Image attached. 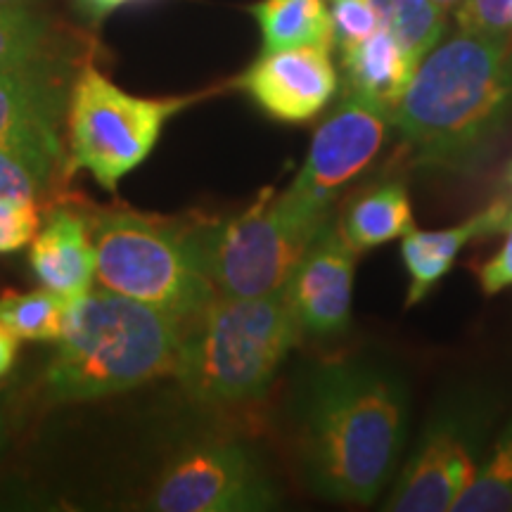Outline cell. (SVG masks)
I'll return each mask as SVG.
<instances>
[{"label":"cell","instance_id":"14","mask_svg":"<svg viewBox=\"0 0 512 512\" xmlns=\"http://www.w3.org/2000/svg\"><path fill=\"white\" fill-rule=\"evenodd\" d=\"M29 266L38 283L67 299L93 290L95 247L86 216L57 209L36 233L29 249Z\"/></svg>","mask_w":512,"mask_h":512},{"label":"cell","instance_id":"28","mask_svg":"<svg viewBox=\"0 0 512 512\" xmlns=\"http://www.w3.org/2000/svg\"><path fill=\"white\" fill-rule=\"evenodd\" d=\"M19 351V337L12 332L8 325L0 323V380L10 373L17 361Z\"/></svg>","mask_w":512,"mask_h":512},{"label":"cell","instance_id":"27","mask_svg":"<svg viewBox=\"0 0 512 512\" xmlns=\"http://www.w3.org/2000/svg\"><path fill=\"white\" fill-rule=\"evenodd\" d=\"M479 283L484 294H498L512 285V223L505 230V242L498 254L479 268Z\"/></svg>","mask_w":512,"mask_h":512},{"label":"cell","instance_id":"1","mask_svg":"<svg viewBox=\"0 0 512 512\" xmlns=\"http://www.w3.org/2000/svg\"><path fill=\"white\" fill-rule=\"evenodd\" d=\"M294 437L313 494L373 503L392 482L408 432V392L399 373L361 358L309 368L294 392Z\"/></svg>","mask_w":512,"mask_h":512},{"label":"cell","instance_id":"4","mask_svg":"<svg viewBox=\"0 0 512 512\" xmlns=\"http://www.w3.org/2000/svg\"><path fill=\"white\" fill-rule=\"evenodd\" d=\"M192 323L174 375L192 401L216 408L259 399L302 335L285 290L216 297Z\"/></svg>","mask_w":512,"mask_h":512},{"label":"cell","instance_id":"9","mask_svg":"<svg viewBox=\"0 0 512 512\" xmlns=\"http://www.w3.org/2000/svg\"><path fill=\"white\" fill-rule=\"evenodd\" d=\"M392 114L347 93L342 105L318 126L309 157L285 192L302 207L330 214L337 192L354 181L382 150Z\"/></svg>","mask_w":512,"mask_h":512},{"label":"cell","instance_id":"29","mask_svg":"<svg viewBox=\"0 0 512 512\" xmlns=\"http://www.w3.org/2000/svg\"><path fill=\"white\" fill-rule=\"evenodd\" d=\"M79 3L91 17H105V15H110V12L119 10L121 5L133 3V0H79Z\"/></svg>","mask_w":512,"mask_h":512},{"label":"cell","instance_id":"19","mask_svg":"<svg viewBox=\"0 0 512 512\" xmlns=\"http://www.w3.org/2000/svg\"><path fill=\"white\" fill-rule=\"evenodd\" d=\"M377 24L399 43L415 67L444 34V8L434 0H368Z\"/></svg>","mask_w":512,"mask_h":512},{"label":"cell","instance_id":"16","mask_svg":"<svg viewBox=\"0 0 512 512\" xmlns=\"http://www.w3.org/2000/svg\"><path fill=\"white\" fill-rule=\"evenodd\" d=\"M342 67L347 93L389 114L399 105L418 69L384 29L342 48Z\"/></svg>","mask_w":512,"mask_h":512},{"label":"cell","instance_id":"13","mask_svg":"<svg viewBox=\"0 0 512 512\" xmlns=\"http://www.w3.org/2000/svg\"><path fill=\"white\" fill-rule=\"evenodd\" d=\"M55 83L36 62L0 69V145L41 152L62 164Z\"/></svg>","mask_w":512,"mask_h":512},{"label":"cell","instance_id":"30","mask_svg":"<svg viewBox=\"0 0 512 512\" xmlns=\"http://www.w3.org/2000/svg\"><path fill=\"white\" fill-rule=\"evenodd\" d=\"M501 200L512 209V159H510L508 169H505V176H503V195H501Z\"/></svg>","mask_w":512,"mask_h":512},{"label":"cell","instance_id":"6","mask_svg":"<svg viewBox=\"0 0 512 512\" xmlns=\"http://www.w3.org/2000/svg\"><path fill=\"white\" fill-rule=\"evenodd\" d=\"M330 221L268 188L247 211L188 228L192 249L219 297L283 290L309 242Z\"/></svg>","mask_w":512,"mask_h":512},{"label":"cell","instance_id":"21","mask_svg":"<svg viewBox=\"0 0 512 512\" xmlns=\"http://www.w3.org/2000/svg\"><path fill=\"white\" fill-rule=\"evenodd\" d=\"M458 512L512 510V422L496 439L494 451L479 465L475 479L456 503Z\"/></svg>","mask_w":512,"mask_h":512},{"label":"cell","instance_id":"22","mask_svg":"<svg viewBox=\"0 0 512 512\" xmlns=\"http://www.w3.org/2000/svg\"><path fill=\"white\" fill-rule=\"evenodd\" d=\"M55 166L41 152L0 145V202H36Z\"/></svg>","mask_w":512,"mask_h":512},{"label":"cell","instance_id":"25","mask_svg":"<svg viewBox=\"0 0 512 512\" xmlns=\"http://www.w3.org/2000/svg\"><path fill=\"white\" fill-rule=\"evenodd\" d=\"M330 15L339 50L351 46V43L363 41V38L375 34L377 27H380L375 10L370 8L368 0H335Z\"/></svg>","mask_w":512,"mask_h":512},{"label":"cell","instance_id":"12","mask_svg":"<svg viewBox=\"0 0 512 512\" xmlns=\"http://www.w3.org/2000/svg\"><path fill=\"white\" fill-rule=\"evenodd\" d=\"M238 86L271 119L306 124L337 93V72L330 50L304 46L264 53L240 76Z\"/></svg>","mask_w":512,"mask_h":512},{"label":"cell","instance_id":"33","mask_svg":"<svg viewBox=\"0 0 512 512\" xmlns=\"http://www.w3.org/2000/svg\"><path fill=\"white\" fill-rule=\"evenodd\" d=\"M8 5H24V0H0V8H8Z\"/></svg>","mask_w":512,"mask_h":512},{"label":"cell","instance_id":"2","mask_svg":"<svg viewBox=\"0 0 512 512\" xmlns=\"http://www.w3.org/2000/svg\"><path fill=\"white\" fill-rule=\"evenodd\" d=\"M512 110V38L463 34L418 64L392 112L415 166L458 171L489 147Z\"/></svg>","mask_w":512,"mask_h":512},{"label":"cell","instance_id":"31","mask_svg":"<svg viewBox=\"0 0 512 512\" xmlns=\"http://www.w3.org/2000/svg\"><path fill=\"white\" fill-rule=\"evenodd\" d=\"M434 3H439L441 8H453V5H460L463 0H434Z\"/></svg>","mask_w":512,"mask_h":512},{"label":"cell","instance_id":"34","mask_svg":"<svg viewBox=\"0 0 512 512\" xmlns=\"http://www.w3.org/2000/svg\"><path fill=\"white\" fill-rule=\"evenodd\" d=\"M508 19H510V27H512V0L508 3Z\"/></svg>","mask_w":512,"mask_h":512},{"label":"cell","instance_id":"20","mask_svg":"<svg viewBox=\"0 0 512 512\" xmlns=\"http://www.w3.org/2000/svg\"><path fill=\"white\" fill-rule=\"evenodd\" d=\"M74 299L48 287L0 294V323L27 342H57L67 325Z\"/></svg>","mask_w":512,"mask_h":512},{"label":"cell","instance_id":"17","mask_svg":"<svg viewBox=\"0 0 512 512\" xmlns=\"http://www.w3.org/2000/svg\"><path fill=\"white\" fill-rule=\"evenodd\" d=\"M339 223L358 254L411 233L413 209L406 185L399 181L375 185L349 204Z\"/></svg>","mask_w":512,"mask_h":512},{"label":"cell","instance_id":"8","mask_svg":"<svg viewBox=\"0 0 512 512\" xmlns=\"http://www.w3.org/2000/svg\"><path fill=\"white\" fill-rule=\"evenodd\" d=\"M275 503L278 494L254 453L228 439L183 448L152 496V510L162 512H256Z\"/></svg>","mask_w":512,"mask_h":512},{"label":"cell","instance_id":"5","mask_svg":"<svg viewBox=\"0 0 512 512\" xmlns=\"http://www.w3.org/2000/svg\"><path fill=\"white\" fill-rule=\"evenodd\" d=\"M95 247V278L107 290L190 323L214 302L188 228L136 211H95L88 219Z\"/></svg>","mask_w":512,"mask_h":512},{"label":"cell","instance_id":"23","mask_svg":"<svg viewBox=\"0 0 512 512\" xmlns=\"http://www.w3.org/2000/svg\"><path fill=\"white\" fill-rule=\"evenodd\" d=\"M43 43H46V24L41 17H36L24 5L0 8V69L36 62Z\"/></svg>","mask_w":512,"mask_h":512},{"label":"cell","instance_id":"3","mask_svg":"<svg viewBox=\"0 0 512 512\" xmlns=\"http://www.w3.org/2000/svg\"><path fill=\"white\" fill-rule=\"evenodd\" d=\"M185 323L107 287L74 299L46 368L55 403H83L128 392L176 370Z\"/></svg>","mask_w":512,"mask_h":512},{"label":"cell","instance_id":"26","mask_svg":"<svg viewBox=\"0 0 512 512\" xmlns=\"http://www.w3.org/2000/svg\"><path fill=\"white\" fill-rule=\"evenodd\" d=\"M510 0H463L458 10V24L472 34H508Z\"/></svg>","mask_w":512,"mask_h":512},{"label":"cell","instance_id":"7","mask_svg":"<svg viewBox=\"0 0 512 512\" xmlns=\"http://www.w3.org/2000/svg\"><path fill=\"white\" fill-rule=\"evenodd\" d=\"M204 95L138 98L95 67H86L74 83L69 105L72 169L88 171L102 188L117 190L121 178L155 150L166 121Z\"/></svg>","mask_w":512,"mask_h":512},{"label":"cell","instance_id":"15","mask_svg":"<svg viewBox=\"0 0 512 512\" xmlns=\"http://www.w3.org/2000/svg\"><path fill=\"white\" fill-rule=\"evenodd\" d=\"M512 223V209L501 197L491 202L484 211L472 216L470 221L446 230H411L403 238V264L411 275L408 287V306L422 302L434 285L451 271L453 261L467 242L489 235L505 233Z\"/></svg>","mask_w":512,"mask_h":512},{"label":"cell","instance_id":"32","mask_svg":"<svg viewBox=\"0 0 512 512\" xmlns=\"http://www.w3.org/2000/svg\"><path fill=\"white\" fill-rule=\"evenodd\" d=\"M5 441V420H3V411H0V446Z\"/></svg>","mask_w":512,"mask_h":512},{"label":"cell","instance_id":"10","mask_svg":"<svg viewBox=\"0 0 512 512\" xmlns=\"http://www.w3.org/2000/svg\"><path fill=\"white\" fill-rule=\"evenodd\" d=\"M477 427L460 413H446L422 434L420 446L401 470L384 510H453L479 470Z\"/></svg>","mask_w":512,"mask_h":512},{"label":"cell","instance_id":"24","mask_svg":"<svg viewBox=\"0 0 512 512\" xmlns=\"http://www.w3.org/2000/svg\"><path fill=\"white\" fill-rule=\"evenodd\" d=\"M41 216L36 202H0V254H12L31 245Z\"/></svg>","mask_w":512,"mask_h":512},{"label":"cell","instance_id":"18","mask_svg":"<svg viewBox=\"0 0 512 512\" xmlns=\"http://www.w3.org/2000/svg\"><path fill=\"white\" fill-rule=\"evenodd\" d=\"M264 38V53L335 46L332 15L320 0H261L249 8Z\"/></svg>","mask_w":512,"mask_h":512},{"label":"cell","instance_id":"11","mask_svg":"<svg viewBox=\"0 0 512 512\" xmlns=\"http://www.w3.org/2000/svg\"><path fill=\"white\" fill-rule=\"evenodd\" d=\"M358 252L342 223L328 221L309 242L285 283L287 304L299 330L316 339L344 335L351 323V294Z\"/></svg>","mask_w":512,"mask_h":512}]
</instances>
